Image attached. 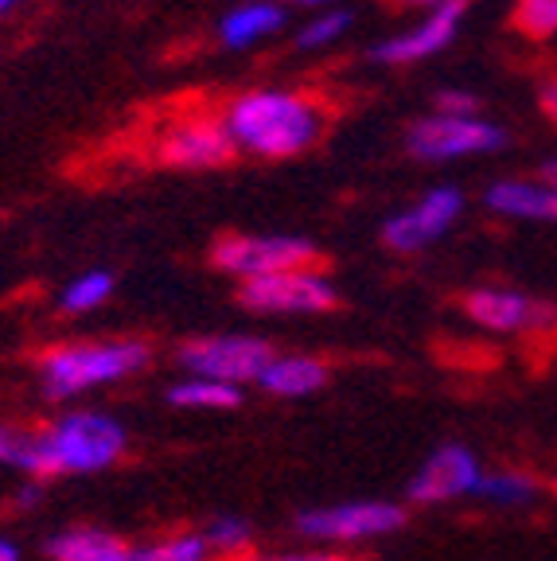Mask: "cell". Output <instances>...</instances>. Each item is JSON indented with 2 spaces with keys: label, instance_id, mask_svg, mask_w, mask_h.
<instances>
[{
  "label": "cell",
  "instance_id": "obj_1",
  "mask_svg": "<svg viewBox=\"0 0 557 561\" xmlns=\"http://www.w3.org/2000/svg\"><path fill=\"white\" fill-rule=\"evenodd\" d=\"M223 125L238 152L258 160H293L308 152L328 129L323 98L296 87L242 90L223 105Z\"/></svg>",
  "mask_w": 557,
  "mask_h": 561
},
{
  "label": "cell",
  "instance_id": "obj_2",
  "mask_svg": "<svg viewBox=\"0 0 557 561\" xmlns=\"http://www.w3.org/2000/svg\"><path fill=\"white\" fill-rule=\"evenodd\" d=\"M129 453V430L105 410H67L32 437V480L94 476Z\"/></svg>",
  "mask_w": 557,
  "mask_h": 561
},
{
  "label": "cell",
  "instance_id": "obj_3",
  "mask_svg": "<svg viewBox=\"0 0 557 561\" xmlns=\"http://www.w3.org/2000/svg\"><path fill=\"white\" fill-rule=\"evenodd\" d=\"M152 363V347L145 340H82V343H59L39 355V386L55 402L102 390V386L125 382L140 375Z\"/></svg>",
  "mask_w": 557,
  "mask_h": 561
},
{
  "label": "cell",
  "instance_id": "obj_4",
  "mask_svg": "<svg viewBox=\"0 0 557 561\" xmlns=\"http://www.w3.org/2000/svg\"><path fill=\"white\" fill-rule=\"evenodd\" d=\"M507 145V129L488 122L484 114L471 117H448V114H425L406 133V149L421 164H448V160L468 157H491Z\"/></svg>",
  "mask_w": 557,
  "mask_h": 561
},
{
  "label": "cell",
  "instance_id": "obj_5",
  "mask_svg": "<svg viewBox=\"0 0 557 561\" xmlns=\"http://www.w3.org/2000/svg\"><path fill=\"white\" fill-rule=\"evenodd\" d=\"M273 355H277L273 343L250 332L200 335V340H187L175 351L183 375L215 378V382L238 386V390H242L246 382H258L262 370L273 363Z\"/></svg>",
  "mask_w": 557,
  "mask_h": 561
},
{
  "label": "cell",
  "instance_id": "obj_6",
  "mask_svg": "<svg viewBox=\"0 0 557 561\" xmlns=\"http://www.w3.org/2000/svg\"><path fill=\"white\" fill-rule=\"evenodd\" d=\"M320 250L300 234H227L211 245V265L235 280L270 277V273L316 265Z\"/></svg>",
  "mask_w": 557,
  "mask_h": 561
},
{
  "label": "cell",
  "instance_id": "obj_7",
  "mask_svg": "<svg viewBox=\"0 0 557 561\" xmlns=\"http://www.w3.org/2000/svg\"><path fill=\"white\" fill-rule=\"evenodd\" d=\"M238 300L262 316H323L340 305V289L316 265L270 273L238 285Z\"/></svg>",
  "mask_w": 557,
  "mask_h": 561
},
{
  "label": "cell",
  "instance_id": "obj_8",
  "mask_svg": "<svg viewBox=\"0 0 557 561\" xmlns=\"http://www.w3.org/2000/svg\"><path fill=\"white\" fill-rule=\"evenodd\" d=\"M152 157L157 164L180 168V172H207V168L230 164L238 149L218 114H187L168 122L152 137Z\"/></svg>",
  "mask_w": 557,
  "mask_h": 561
},
{
  "label": "cell",
  "instance_id": "obj_9",
  "mask_svg": "<svg viewBox=\"0 0 557 561\" xmlns=\"http://www.w3.org/2000/svg\"><path fill=\"white\" fill-rule=\"evenodd\" d=\"M406 526V507L390 500H355L296 515V530L316 542H371Z\"/></svg>",
  "mask_w": 557,
  "mask_h": 561
},
{
  "label": "cell",
  "instance_id": "obj_10",
  "mask_svg": "<svg viewBox=\"0 0 557 561\" xmlns=\"http://www.w3.org/2000/svg\"><path fill=\"white\" fill-rule=\"evenodd\" d=\"M464 207H468V199H464L461 187L453 184L429 187L418 203H410L406 210H398V215H390L383 222V242L390 245L394 254H421L429 242L444 238L461 222Z\"/></svg>",
  "mask_w": 557,
  "mask_h": 561
},
{
  "label": "cell",
  "instance_id": "obj_11",
  "mask_svg": "<svg viewBox=\"0 0 557 561\" xmlns=\"http://www.w3.org/2000/svg\"><path fill=\"white\" fill-rule=\"evenodd\" d=\"M464 312L479 328L499 335H538L557 328V308L531 293L503 289V285H479L464 297Z\"/></svg>",
  "mask_w": 557,
  "mask_h": 561
},
{
  "label": "cell",
  "instance_id": "obj_12",
  "mask_svg": "<svg viewBox=\"0 0 557 561\" xmlns=\"http://www.w3.org/2000/svg\"><path fill=\"white\" fill-rule=\"evenodd\" d=\"M464 12H468V0H453V4H441L433 12H421V20L413 27H406L398 35H386L383 44H375L371 59L386 62V67H410V62L433 59V55H441L456 39V32L464 24Z\"/></svg>",
  "mask_w": 557,
  "mask_h": 561
},
{
  "label": "cell",
  "instance_id": "obj_13",
  "mask_svg": "<svg viewBox=\"0 0 557 561\" xmlns=\"http://www.w3.org/2000/svg\"><path fill=\"white\" fill-rule=\"evenodd\" d=\"M479 476H484V468H479V456L468 445H441L413 472L406 495H410V503H421V507L453 503L464 500V495H476Z\"/></svg>",
  "mask_w": 557,
  "mask_h": 561
},
{
  "label": "cell",
  "instance_id": "obj_14",
  "mask_svg": "<svg viewBox=\"0 0 557 561\" xmlns=\"http://www.w3.org/2000/svg\"><path fill=\"white\" fill-rule=\"evenodd\" d=\"M491 215L514 222H554L557 227V187H549L542 175L523 180V175H511V180H496V184L484 192Z\"/></svg>",
  "mask_w": 557,
  "mask_h": 561
},
{
  "label": "cell",
  "instance_id": "obj_15",
  "mask_svg": "<svg viewBox=\"0 0 557 561\" xmlns=\"http://www.w3.org/2000/svg\"><path fill=\"white\" fill-rule=\"evenodd\" d=\"M285 27V4L281 0H242L218 20V39L230 51H250L265 44Z\"/></svg>",
  "mask_w": 557,
  "mask_h": 561
},
{
  "label": "cell",
  "instance_id": "obj_16",
  "mask_svg": "<svg viewBox=\"0 0 557 561\" xmlns=\"http://www.w3.org/2000/svg\"><path fill=\"white\" fill-rule=\"evenodd\" d=\"M328 363L316 359V355H273L258 386L270 398H308L328 386Z\"/></svg>",
  "mask_w": 557,
  "mask_h": 561
},
{
  "label": "cell",
  "instance_id": "obj_17",
  "mask_svg": "<svg viewBox=\"0 0 557 561\" xmlns=\"http://www.w3.org/2000/svg\"><path fill=\"white\" fill-rule=\"evenodd\" d=\"M168 405H175V410H200V413H227L242 405V390L227 382H215V378L183 375L180 382L168 386Z\"/></svg>",
  "mask_w": 557,
  "mask_h": 561
},
{
  "label": "cell",
  "instance_id": "obj_18",
  "mask_svg": "<svg viewBox=\"0 0 557 561\" xmlns=\"http://www.w3.org/2000/svg\"><path fill=\"white\" fill-rule=\"evenodd\" d=\"M117 542H122V538L102 530V526H67V530L47 538L44 553L52 561H90V558H98V553L114 550Z\"/></svg>",
  "mask_w": 557,
  "mask_h": 561
},
{
  "label": "cell",
  "instance_id": "obj_19",
  "mask_svg": "<svg viewBox=\"0 0 557 561\" xmlns=\"http://www.w3.org/2000/svg\"><path fill=\"white\" fill-rule=\"evenodd\" d=\"M476 500L496 503V507H526V503L538 500V480L526 472H514V468H499V472L479 476Z\"/></svg>",
  "mask_w": 557,
  "mask_h": 561
},
{
  "label": "cell",
  "instance_id": "obj_20",
  "mask_svg": "<svg viewBox=\"0 0 557 561\" xmlns=\"http://www.w3.org/2000/svg\"><path fill=\"white\" fill-rule=\"evenodd\" d=\"M133 561H218V558L207 546V538H203V530H175V535H164L157 542L137 546Z\"/></svg>",
  "mask_w": 557,
  "mask_h": 561
},
{
  "label": "cell",
  "instance_id": "obj_21",
  "mask_svg": "<svg viewBox=\"0 0 557 561\" xmlns=\"http://www.w3.org/2000/svg\"><path fill=\"white\" fill-rule=\"evenodd\" d=\"M110 297H114V273L110 270H87V273H79V277H70L67 285H62L59 308L62 312L82 316V312L102 308Z\"/></svg>",
  "mask_w": 557,
  "mask_h": 561
},
{
  "label": "cell",
  "instance_id": "obj_22",
  "mask_svg": "<svg viewBox=\"0 0 557 561\" xmlns=\"http://www.w3.org/2000/svg\"><path fill=\"white\" fill-rule=\"evenodd\" d=\"M203 538H207V546L215 550V558H242L253 546V526L238 515H218L207 523Z\"/></svg>",
  "mask_w": 557,
  "mask_h": 561
},
{
  "label": "cell",
  "instance_id": "obj_23",
  "mask_svg": "<svg viewBox=\"0 0 557 561\" xmlns=\"http://www.w3.org/2000/svg\"><path fill=\"white\" fill-rule=\"evenodd\" d=\"M348 27H351L348 9H323L296 32V47H300V51H323V47H331L336 39H343Z\"/></svg>",
  "mask_w": 557,
  "mask_h": 561
},
{
  "label": "cell",
  "instance_id": "obj_24",
  "mask_svg": "<svg viewBox=\"0 0 557 561\" xmlns=\"http://www.w3.org/2000/svg\"><path fill=\"white\" fill-rule=\"evenodd\" d=\"M511 20L519 27V35L542 44L557 35V0H514Z\"/></svg>",
  "mask_w": 557,
  "mask_h": 561
},
{
  "label": "cell",
  "instance_id": "obj_25",
  "mask_svg": "<svg viewBox=\"0 0 557 561\" xmlns=\"http://www.w3.org/2000/svg\"><path fill=\"white\" fill-rule=\"evenodd\" d=\"M32 437H35V430H27V425L0 421V465L16 468V472L27 476V465H32Z\"/></svg>",
  "mask_w": 557,
  "mask_h": 561
},
{
  "label": "cell",
  "instance_id": "obj_26",
  "mask_svg": "<svg viewBox=\"0 0 557 561\" xmlns=\"http://www.w3.org/2000/svg\"><path fill=\"white\" fill-rule=\"evenodd\" d=\"M433 114H448V117H471V114H479V102H476V94H468V90H456V87H448V90H441V94H436V102H433Z\"/></svg>",
  "mask_w": 557,
  "mask_h": 561
},
{
  "label": "cell",
  "instance_id": "obj_27",
  "mask_svg": "<svg viewBox=\"0 0 557 561\" xmlns=\"http://www.w3.org/2000/svg\"><path fill=\"white\" fill-rule=\"evenodd\" d=\"M538 102H542V110H546V114L557 122V75H549V79L542 82V90H538Z\"/></svg>",
  "mask_w": 557,
  "mask_h": 561
},
{
  "label": "cell",
  "instance_id": "obj_28",
  "mask_svg": "<svg viewBox=\"0 0 557 561\" xmlns=\"http://www.w3.org/2000/svg\"><path fill=\"white\" fill-rule=\"evenodd\" d=\"M238 561H323V553H262V558H238Z\"/></svg>",
  "mask_w": 557,
  "mask_h": 561
},
{
  "label": "cell",
  "instance_id": "obj_29",
  "mask_svg": "<svg viewBox=\"0 0 557 561\" xmlns=\"http://www.w3.org/2000/svg\"><path fill=\"white\" fill-rule=\"evenodd\" d=\"M90 561H133V546H125V538H122L114 550L98 553V558H90Z\"/></svg>",
  "mask_w": 557,
  "mask_h": 561
},
{
  "label": "cell",
  "instance_id": "obj_30",
  "mask_svg": "<svg viewBox=\"0 0 557 561\" xmlns=\"http://www.w3.org/2000/svg\"><path fill=\"white\" fill-rule=\"evenodd\" d=\"M0 561H20V546L4 535H0Z\"/></svg>",
  "mask_w": 557,
  "mask_h": 561
},
{
  "label": "cell",
  "instance_id": "obj_31",
  "mask_svg": "<svg viewBox=\"0 0 557 561\" xmlns=\"http://www.w3.org/2000/svg\"><path fill=\"white\" fill-rule=\"evenodd\" d=\"M401 4H410V9H421V12H433L441 4H453V0H401Z\"/></svg>",
  "mask_w": 557,
  "mask_h": 561
},
{
  "label": "cell",
  "instance_id": "obj_32",
  "mask_svg": "<svg viewBox=\"0 0 557 561\" xmlns=\"http://www.w3.org/2000/svg\"><path fill=\"white\" fill-rule=\"evenodd\" d=\"M538 175L546 180L549 187H557V157H549L546 164H542V172H538Z\"/></svg>",
  "mask_w": 557,
  "mask_h": 561
},
{
  "label": "cell",
  "instance_id": "obj_33",
  "mask_svg": "<svg viewBox=\"0 0 557 561\" xmlns=\"http://www.w3.org/2000/svg\"><path fill=\"white\" fill-rule=\"evenodd\" d=\"M288 4H305V9H331L336 0H288Z\"/></svg>",
  "mask_w": 557,
  "mask_h": 561
},
{
  "label": "cell",
  "instance_id": "obj_34",
  "mask_svg": "<svg viewBox=\"0 0 557 561\" xmlns=\"http://www.w3.org/2000/svg\"><path fill=\"white\" fill-rule=\"evenodd\" d=\"M24 0H0V16H9V12H16Z\"/></svg>",
  "mask_w": 557,
  "mask_h": 561
},
{
  "label": "cell",
  "instance_id": "obj_35",
  "mask_svg": "<svg viewBox=\"0 0 557 561\" xmlns=\"http://www.w3.org/2000/svg\"><path fill=\"white\" fill-rule=\"evenodd\" d=\"M323 561H343V558H331V553H323Z\"/></svg>",
  "mask_w": 557,
  "mask_h": 561
},
{
  "label": "cell",
  "instance_id": "obj_36",
  "mask_svg": "<svg viewBox=\"0 0 557 561\" xmlns=\"http://www.w3.org/2000/svg\"><path fill=\"white\" fill-rule=\"evenodd\" d=\"M554 495H557V483H554Z\"/></svg>",
  "mask_w": 557,
  "mask_h": 561
}]
</instances>
